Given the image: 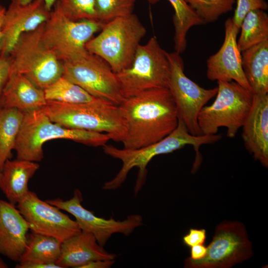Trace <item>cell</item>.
<instances>
[{
  "label": "cell",
  "instance_id": "34",
  "mask_svg": "<svg viewBox=\"0 0 268 268\" xmlns=\"http://www.w3.org/2000/svg\"><path fill=\"white\" fill-rule=\"evenodd\" d=\"M207 248L203 244L197 245L190 247V256L193 260L202 259L206 255Z\"/></svg>",
  "mask_w": 268,
  "mask_h": 268
},
{
  "label": "cell",
  "instance_id": "10",
  "mask_svg": "<svg viewBox=\"0 0 268 268\" xmlns=\"http://www.w3.org/2000/svg\"><path fill=\"white\" fill-rule=\"evenodd\" d=\"M205 256L193 260L187 258L186 268H230L252 257V244L244 224L238 221H225L215 229L212 241L206 247Z\"/></svg>",
  "mask_w": 268,
  "mask_h": 268
},
{
  "label": "cell",
  "instance_id": "24",
  "mask_svg": "<svg viewBox=\"0 0 268 268\" xmlns=\"http://www.w3.org/2000/svg\"><path fill=\"white\" fill-rule=\"evenodd\" d=\"M23 111L16 108L0 107V172L12 157L23 118Z\"/></svg>",
  "mask_w": 268,
  "mask_h": 268
},
{
  "label": "cell",
  "instance_id": "27",
  "mask_svg": "<svg viewBox=\"0 0 268 268\" xmlns=\"http://www.w3.org/2000/svg\"><path fill=\"white\" fill-rule=\"evenodd\" d=\"M44 91L47 101L81 104L93 102L99 99L63 76Z\"/></svg>",
  "mask_w": 268,
  "mask_h": 268
},
{
  "label": "cell",
  "instance_id": "2",
  "mask_svg": "<svg viewBox=\"0 0 268 268\" xmlns=\"http://www.w3.org/2000/svg\"><path fill=\"white\" fill-rule=\"evenodd\" d=\"M222 138L220 134L193 135L188 131L184 123L178 119L176 129L158 142L135 149H120L112 145L103 146L104 153L122 162V166L114 178L105 182L102 189L106 191L115 190L120 188L127 179L129 172L134 167L138 169L137 177L134 188L135 196L144 185L147 173L148 163L155 156L171 153L187 145H192L196 152L193 168L198 169L202 158L199 151L204 144L214 143Z\"/></svg>",
  "mask_w": 268,
  "mask_h": 268
},
{
  "label": "cell",
  "instance_id": "7",
  "mask_svg": "<svg viewBox=\"0 0 268 268\" xmlns=\"http://www.w3.org/2000/svg\"><path fill=\"white\" fill-rule=\"evenodd\" d=\"M44 23L21 35L9 54L11 71L24 75L43 90L63 76L64 69L63 63L43 40Z\"/></svg>",
  "mask_w": 268,
  "mask_h": 268
},
{
  "label": "cell",
  "instance_id": "8",
  "mask_svg": "<svg viewBox=\"0 0 268 268\" xmlns=\"http://www.w3.org/2000/svg\"><path fill=\"white\" fill-rule=\"evenodd\" d=\"M167 52L155 37L139 45L131 65L117 73L124 97L155 88H168L171 66Z\"/></svg>",
  "mask_w": 268,
  "mask_h": 268
},
{
  "label": "cell",
  "instance_id": "29",
  "mask_svg": "<svg viewBox=\"0 0 268 268\" xmlns=\"http://www.w3.org/2000/svg\"><path fill=\"white\" fill-rule=\"evenodd\" d=\"M97 20L103 23L133 13L135 0H94Z\"/></svg>",
  "mask_w": 268,
  "mask_h": 268
},
{
  "label": "cell",
  "instance_id": "5",
  "mask_svg": "<svg viewBox=\"0 0 268 268\" xmlns=\"http://www.w3.org/2000/svg\"><path fill=\"white\" fill-rule=\"evenodd\" d=\"M99 34L86 44L87 51L104 60L115 73L132 64L146 29L134 14L103 24Z\"/></svg>",
  "mask_w": 268,
  "mask_h": 268
},
{
  "label": "cell",
  "instance_id": "31",
  "mask_svg": "<svg viewBox=\"0 0 268 268\" xmlns=\"http://www.w3.org/2000/svg\"><path fill=\"white\" fill-rule=\"evenodd\" d=\"M268 4L265 0H237L236 7L232 18L234 23L239 28L246 15L250 11L261 9L266 10Z\"/></svg>",
  "mask_w": 268,
  "mask_h": 268
},
{
  "label": "cell",
  "instance_id": "28",
  "mask_svg": "<svg viewBox=\"0 0 268 268\" xmlns=\"http://www.w3.org/2000/svg\"><path fill=\"white\" fill-rule=\"evenodd\" d=\"M205 22H213L233 9L235 0H185Z\"/></svg>",
  "mask_w": 268,
  "mask_h": 268
},
{
  "label": "cell",
  "instance_id": "11",
  "mask_svg": "<svg viewBox=\"0 0 268 268\" xmlns=\"http://www.w3.org/2000/svg\"><path fill=\"white\" fill-rule=\"evenodd\" d=\"M63 64V76L96 98L117 106L124 100L116 73L98 56L88 52Z\"/></svg>",
  "mask_w": 268,
  "mask_h": 268
},
{
  "label": "cell",
  "instance_id": "37",
  "mask_svg": "<svg viewBox=\"0 0 268 268\" xmlns=\"http://www.w3.org/2000/svg\"><path fill=\"white\" fill-rule=\"evenodd\" d=\"M11 2L20 4H25L28 3L32 0H10ZM47 8L51 11L56 1V0H43Z\"/></svg>",
  "mask_w": 268,
  "mask_h": 268
},
{
  "label": "cell",
  "instance_id": "4",
  "mask_svg": "<svg viewBox=\"0 0 268 268\" xmlns=\"http://www.w3.org/2000/svg\"><path fill=\"white\" fill-rule=\"evenodd\" d=\"M42 109L51 121L67 128L105 133L118 142L126 135L127 124L120 107L101 99L81 104L47 101Z\"/></svg>",
  "mask_w": 268,
  "mask_h": 268
},
{
  "label": "cell",
  "instance_id": "40",
  "mask_svg": "<svg viewBox=\"0 0 268 268\" xmlns=\"http://www.w3.org/2000/svg\"><path fill=\"white\" fill-rule=\"evenodd\" d=\"M145 0L147 1L149 3L155 4L158 2L160 0Z\"/></svg>",
  "mask_w": 268,
  "mask_h": 268
},
{
  "label": "cell",
  "instance_id": "18",
  "mask_svg": "<svg viewBox=\"0 0 268 268\" xmlns=\"http://www.w3.org/2000/svg\"><path fill=\"white\" fill-rule=\"evenodd\" d=\"M29 229L15 204L0 199V254L19 262L26 247Z\"/></svg>",
  "mask_w": 268,
  "mask_h": 268
},
{
  "label": "cell",
  "instance_id": "41",
  "mask_svg": "<svg viewBox=\"0 0 268 268\" xmlns=\"http://www.w3.org/2000/svg\"><path fill=\"white\" fill-rule=\"evenodd\" d=\"M1 172H0V181L1 180Z\"/></svg>",
  "mask_w": 268,
  "mask_h": 268
},
{
  "label": "cell",
  "instance_id": "39",
  "mask_svg": "<svg viewBox=\"0 0 268 268\" xmlns=\"http://www.w3.org/2000/svg\"><path fill=\"white\" fill-rule=\"evenodd\" d=\"M8 268L7 265L4 262V261L0 258V268Z\"/></svg>",
  "mask_w": 268,
  "mask_h": 268
},
{
  "label": "cell",
  "instance_id": "17",
  "mask_svg": "<svg viewBox=\"0 0 268 268\" xmlns=\"http://www.w3.org/2000/svg\"><path fill=\"white\" fill-rule=\"evenodd\" d=\"M242 128V137L246 149L268 168V93L254 94L251 109Z\"/></svg>",
  "mask_w": 268,
  "mask_h": 268
},
{
  "label": "cell",
  "instance_id": "20",
  "mask_svg": "<svg viewBox=\"0 0 268 268\" xmlns=\"http://www.w3.org/2000/svg\"><path fill=\"white\" fill-rule=\"evenodd\" d=\"M46 103L43 90L35 86L24 75L10 71L3 91L0 107L25 111L41 109Z\"/></svg>",
  "mask_w": 268,
  "mask_h": 268
},
{
  "label": "cell",
  "instance_id": "12",
  "mask_svg": "<svg viewBox=\"0 0 268 268\" xmlns=\"http://www.w3.org/2000/svg\"><path fill=\"white\" fill-rule=\"evenodd\" d=\"M171 66L168 86L174 100L178 119L185 124L189 132L193 135L202 134L198 118L201 109L216 95L217 87L205 89L187 77L180 54L176 52L168 53Z\"/></svg>",
  "mask_w": 268,
  "mask_h": 268
},
{
  "label": "cell",
  "instance_id": "16",
  "mask_svg": "<svg viewBox=\"0 0 268 268\" xmlns=\"http://www.w3.org/2000/svg\"><path fill=\"white\" fill-rule=\"evenodd\" d=\"M50 11L43 0H32L25 4L11 2L5 10L1 25L0 56H9L21 35L32 31L45 23Z\"/></svg>",
  "mask_w": 268,
  "mask_h": 268
},
{
  "label": "cell",
  "instance_id": "38",
  "mask_svg": "<svg viewBox=\"0 0 268 268\" xmlns=\"http://www.w3.org/2000/svg\"><path fill=\"white\" fill-rule=\"evenodd\" d=\"M6 9L2 5L0 4V54L1 49V25L3 19Z\"/></svg>",
  "mask_w": 268,
  "mask_h": 268
},
{
  "label": "cell",
  "instance_id": "21",
  "mask_svg": "<svg viewBox=\"0 0 268 268\" xmlns=\"http://www.w3.org/2000/svg\"><path fill=\"white\" fill-rule=\"evenodd\" d=\"M39 168L37 162L24 160L8 159L5 162L0 188L9 202L17 204L26 195L28 182Z\"/></svg>",
  "mask_w": 268,
  "mask_h": 268
},
{
  "label": "cell",
  "instance_id": "9",
  "mask_svg": "<svg viewBox=\"0 0 268 268\" xmlns=\"http://www.w3.org/2000/svg\"><path fill=\"white\" fill-rule=\"evenodd\" d=\"M103 24L95 20H72L56 1L44 23L42 39L59 60L62 63L70 61L88 53L86 43L100 31Z\"/></svg>",
  "mask_w": 268,
  "mask_h": 268
},
{
  "label": "cell",
  "instance_id": "14",
  "mask_svg": "<svg viewBox=\"0 0 268 268\" xmlns=\"http://www.w3.org/2000/svg\"><path fill=\"white\" fill-rule=\"evenodd\" d=\"M16 207L32 232L54 237L63 242L81 231L75 220L59 208L40 199L33 192L29 191Z\"/></svg>",
  "mask_w": 268,
  "mask_h": 268
},
{
  "label": "cell",
  "instance_id": "23",
  "mask_svg": "<svg viewBox=\"0 0 268 268\" xmlns=\"http://www.w3.org/2000/svg\"><path fill=\"white\" fill-rule=\"evenodd\" d=\"M62 245V242L54 237L32 231L19 263L56 264Z\"/></svg>",
  "mask_w": 268,
  "mask_h": 268
},
{
  "label": "cell",
  "instance_id": "19",
  "mask_svg": "<svg viewBox=\"0 0 268 268\" xmlns=\"http://www.w3.org/2000/svg\"><path fill=\"white\" fill-rule=\"evenodd\" d=\"M116 257L115 254L108 252L100 246L92 234L81 231L62 242L56 264L61 268H80L91 261L115 260Z\"/></svg>",
  "mask_w": 268,
  "mask_h": 268
},
{
  "label": "cell",
  "instance_id": "1",
  "mask_svg": "<svg viewBox=\"0 0 268 268\" xmlns=\"http://www.w3.org/2000/svg\"><path fill=\"white\" fill-rule=\"evenodd\" d=\"M127 122L124 148L135 149L158 142L177 127L176 105L167 88H155L125 98L119 105Z\"/></svg>",
  "mask_w": 268,
  "mask_h": 268
},
{
  "label": "cell",
  "instance_id": "25",
  "mask_svg": "<svg viewBox=\"0 0 268 268\" xmlns=\"http://www.w3.org/2000/svg\"><path fill=\"white\" fill-rule=\"evenodd\" d=\"M241 33L237 40L239 50L246 49L268 41V15L261 9L249 11L240 25Z\"/></svg>",
  "mask_w": 268,
  "mask_h": 268
},
{
  "label": "cell",
  "instance_id": "6",
  "mask_svg": "<svg viewBox=\"0 0 268 268\" xmlns=\"http://www.w3.org/2000/svg\"><path fill=\"white\" fill-rule=\"evenodd\" d=\"M214 102L204 106L198 122L202 134H216L219 128L227 129L229 138L235 137L251 109L254 93L234 81H217Z\"/></svg>",
  "mask_w": 268,
  "mask_h": 268
},
{
  "label": "cell",
  "instance_id": "33",
  "mask_svg": "<svg viewBox=\"0 0 268 268\" xmlns=\"http://www.w3.org/2000/svg\"><path fill=\"white\" fill-rule=\"evenodd\" d=\"M11 66L9 56H0V103L4 88L10 73Z\"/></svg>",
  "mask_w": 268,
  "mask_h": 268
},
{
  "label": "cell",
  "instance_id": "30",
  "mask_svg": "<svg viewBox=\"0 0 268 268\" xmlns=\"http://www.w3.org/2000/svg\"><path fill=\"white\" fill-rule=\"evenodd\" d=\"M56 1L65 15L72 20L98 21L94 0H56Z\"/></svg>",
  "mask_w": 268,
  "mask_h": 268
},
{
  "label": "cell",
  "instance_id": "3",
  "mask_svg": "<svg viewBox=\"0 0 268 268\" xmlns=\"http://www.w3.org/2000/svg\"><path fill=\"white\" fill-rule=\"evenodd\" d=\"M23 114L14 149L18 159L40 161L44 143L52 139H68L93 147H103L111 139L105 133L67 128L53 122L42 108L23 111Z\"/></svg>",
  "mask_w": 268,
  "mask_h": 268
},
{
  "label": "cell",
  "instance_id": "26",
  "mask_svg": "<svg viewBox=\"0 0 268 268\" xmlns=\"http://www.w3.org/2000/svg\"><path fill=\"white\" fill-rule=\"evenodd\" d=\"M168 0L174 10L173 21L175 30V52L180 54L186 48L187 35L189 29L194 26L203 24L205 22L185 0Z\"/></svg>",
  "mask_w": 268,
  "mask_h": 268
},
{
  "label": "cell",
  "instance_id": "36",
  "mask_svg": "<svg viewBox=\"0 0 268 268\" xmlns=\"http://www.w3.org/2000/svg\"><path fill=\"white\" fill-rule=\"evenodd\" d=\"M16 268H61L56 264L19 263Z\"/></svg>",
  "mask_w": 268,
  "mask_h": 268
},
{
  "label": "cell",
  "instance_id": "35",
  "mask_svg": "<svg viewBox=\"0 0 268 268\" xmlns=\"http://www.w3.org/2000/svg\"><path fill=\"white\" fill-rule=\"evenodd\" d=\"M114 263V260H95L84 265L80 268H109Z\"/></svg>",
  "mask_w": 268,
  "mask_h": 268
},
{
  "label": "cell",
  "instance_id": "15",
  "mask_svg": "<svg viewBox=\"0 0 268 268\" xmlns=\"http://www.w3.org/2000/svg\"><path fill=\"white\" fill-rule=\"evenodd\" d=\"M225 37L221 48L206 61V76L210 80L234 81L252 90L242 66L241 52L237 45L240 28L228 18L225 22Z\"/></svg>",
  "mask_w": 268,
  "mask_h": 268
},
{
  "label": "cell",
  "instance_id": "13",
  "mask_svg": "<svg viewBox=\"0 0 268 268\" xmlns=\"http://www.w3.org/2000/svg\"><path fill=\"white\" fill-rule=\"evenodd\" d=\"M82 200L81 192L76 189L69 200L64 201L56 198L46 201L72 214L81 231L92 234L98 243L103 247L115 233L129 236L135 228L143 225V218L139 214L129 215L122 221L98 217L82 206Z\"/></svg>",
  "mask_w": 268,
  "mask_h": 268
},
{
  "label": "cell",
  "instance_id": "32",
  "mask_svg": "<svg viewBox=\"0 0 268 268\" xmlns=\"http://www.w3.org/2000/svg\"><path fill=\"white\" fill-rule=\"evenodd\" d=\"M206 238L204 229L191 228L188 233L183 237V243L188 247L203 244Z\"/></svg>",
  "mask_w": 268,
  "mask_h": 268
},
{
  "label": "cell",
  "instance_id": "22",
  "mask_svg": "<svg viewBox=\"0 0 268 268\" xmlns=\"http://www.w3.org/2000/svg\"><path fill=\"white\" fill-rule=\"evenodd\" d=\"M242 68L254 94L268 93V41L241 52Z\"/></svg>",
  "mask_w": 268,
  "mask_h": 268
}]
</instances>
